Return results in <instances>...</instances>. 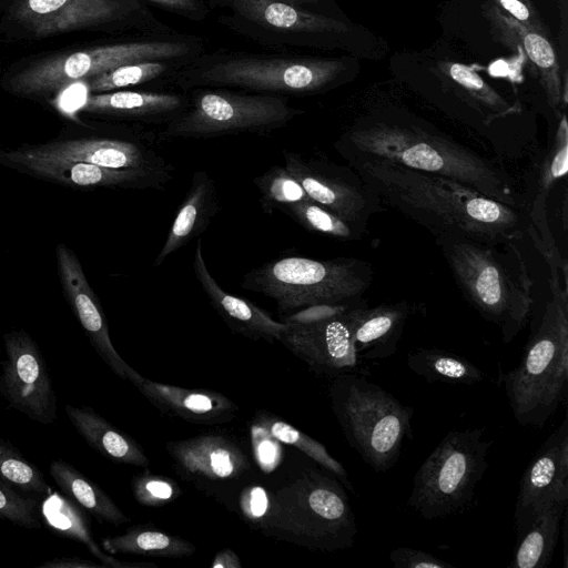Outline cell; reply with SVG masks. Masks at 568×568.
<instances>
[{"mask_svg": "<svg viewBox=\"0 0 568 568\" xmlns=\"http://www.w3.org/2000/svg\"><path fill=\"white\" fill-rule=\"evenodd\" d=\"M49 474L67 497L99 521L114 527L130 523V518L113 499L72 464L63 459H53L49 465Z\"/></svg>", "mask_w": 568, "mask_h": 568, "instance_id": "30", "label": "cell"}, {"mask_svg": "<svg viewBox=\"0 0 568 568\" xmlns=\"http://www.w3.org/2000/svg\"><path fill=\"white\" fill-rule=\"evenodd\" d=\"M6 357L1 362L0 395L8 406L41 425L58 417L57 395L45 358L24 329L3 334Z\"/></svg>", "mask_w": 568, "mask_h": 568, "instance_id": "14", "label": "cell"}, {"mask_svg": "<svg viewBox=\"0 0 568 568\" xmlns=\"http://www.w3.org/2000/svg\"><path fill=\"white\" fill-rule=\"evenodd\" d=\"M101 547L109 555L163 558H181L196 551L191 541L150 526H133L121 535L102 538Z\"/></svg>", "mask_w": 568, "mask_h": 568, "instance_id": "31", "label": "cell"}, {"mask_svg": "<svg viewBox=\"0 0 568 568\" xmlns=\"http://www.w3.org/2000/svg\"><path fill=\"white\" fill-rule=\"evenodd\" d=\"M211 567H213V568H241L242 564H241V560L235 551H233L230 548H225L215 555V557L213 558V561L211 564Z\"/></svg>", "mask_w": 568, "mask_h": 568, "instance_id": "45", "label": "cell"}, {"mask_svg": "<svg viewBox=\"0 0 568 568\" xmlns=\"http://www.w3.org/2000/svg\"><path fill=\"white\" fill-rule=\"evenodd\" d=\"M165 449L178 470L187 477L230 480L250 469V460L241 447L217 434L170 442Z\"/></svg>", "mask_w": 568, "mask_h": 568, "instance_id": "21", "label": "cell"}, {"mask_svg": "<svg viewBox=\"0 0 568 568\" xmlns=\"http://www.w3.org/2000/svg\"><path fill=\"white\" fill-rule=\"evenodd\" d=\"M372 281V266L357 258L286 256L250 271L242 286L272 298L286 313L359 301Z\"/></svg>", "mask_w": 568, "mask_h": 568, "instance_id": "9", "label": "cell"}, {"mask_svg": "<svg viewBox=\"0 0 568 568\" xmlns=\"http://www.w3.org/2000/svg\"><path fill=\"white\" fill-rule=\"evenodd\" d=\"M435 239L465 300L498 325L504 343H509L526 324L532 304V282L515 241Z\"/></svg>", "mask_w": 568, "mask_h": 568, "instance_id": "3", "label": "cell"}, {"mask_svg": "<svg viewBox=\"0 0 568 568\" xmlns=\"http://www.w3.org/2000/svg\"><path fill=\"white\" fill-rule=\"evenodd\" d=\"M335 149L346 161L379 160L447 176L497 201L524 207L508 173L454 140L412 122L376 120L356 125L335 142Z\"/></svg>", "mask_w": 568, "mask_h": 568, "instance_id": "2", "label": "cell"}, {"mask_svg": "<svg viewBox=\"0 0 568 568\" xmlns=\"http://www.w3.org/2000/svg\"><path fill=\"white\" fill-rule=\"evenodd\" d=\"M568 498V418L546 438L523 473L515 505L520 536L550 500Z\"/></svg>", "mask_w": 568, "mask_h": 568, "instance_id": "18", "label": "cell"}, {"mask_svg": "<svg viewBox=\"0 0 568 568\" xmlns=\"http://www.w3.org/2000/svg\"><path fill=\"white\" fill-rule=\"evenodd\" d=\"M206 1L220 10L217 21L226 29L278 53L325 45L347 29L338 20L282 1Z\"/></svg>", "mask_w": 568, "mask_h": 568, "instance_id": "12", "label": "cell"}, {"mask_svg": "<svg viewBox=\"0 0 568 568\" xmlns=\"http://www.w3.org/2000/svg\"><path fill=\"white\" fill-rule=\"evenodd\" d=\"M523 41L529 59L539 68V70L550 74V79L552 78L554 82L557 84L556 79L551 75V73L555 74L557 70L555 52L551 44L544 37L534 32H525ZM555 89L559 92L556 87Z\"/></svg>", "mask_w": 568, "mask_h": 568, "instance_id": "41", "label": "cell"}, {"mask_svg": "<svg viewBox=\"0 0 568 568\" xmlns=\"http://www.w3.org/2000/svg\"><path fill=\"white\" fill-rule=\"evenodd\" d=\"M136 388L162 414L190 423H227L240 409L232 399L212 389L184 388L146 378Z\"/></svg>", "mask_w": 568, "mask_h": 568, "instance_id": "23", "label": "cell"}, {"mask_svg": "<svg viewBox=\"0 0 568 568\" xmlns=\"http://www.w3.org/2000/svg\"><path fill=\"white\" fill-rule=\"evenodd\" d=\"M27 154L83 162L108 168L172 169L144 143L121 138L55 139L40 144L18 146Z\"/></svg>", "mask_w": 568, "mask_h": 568, "instance_id": "20", "label": "cell"}, {"mask_svg": "<svg viewBox=\"0 0 568 568\" xmlns=\"http://www.w3.org/2000/svg\"><path fill=\"white\" fill-rule=\"evenodd\" d=\"M568 172V126L566 115L562 114L551 146L549 148L540 168L538 192L534 203L546 205L549 192L554 185L566 176Z\"/></svg>", "mask_w": 568, "mask_h": 568, "instance_id": "38", "label": "cell"}, {"mask_svg": "<svg viewBox=\"0 0 568 568\" xmlns=\"http://www.w3.org/2000/svg\"><path fill=\"white\" fill-rule=\"evenodd\" d=\"M185 63L175 61H143L118 67L85 80L91 93L116 91L168 77Z\"/></svg>", "mask_w": 568, "mask_h": 568, "instance_id": "34", "label": "cell"}, {"mask_svg": "<svg viewBox=\"0 0 568 568\" xmlns=\"http://www.w3.org/2000/svg\"><path fill=\"white\" fill-rule=\"evenodd\" d=\"M40 515L54 534L84 545L100 562L111 568H154L153 562L121 561L105 552L93 538L88 515L72 499L50 491L40 504Z\"/></svg>", "mask_w": 568, "mask_h": 568, "instance_id": "28", "label": "cell"}, {"mask_svg": "<svg viewBox=\"0 0 568 568\" xmlns=\"http://www.w3.org/2000/svg\"><path fill=\"white\" fill-rule=\"evenodd\" d=\"M0 164L43 181L78 189H162L172 179V169L108 168L39 158L18 148L0 150Z\"/></svg>", "mask_w": 568, "mask_h": 568, "instance_id": "16", "label": "cell"}, {"mask_svg": "<svg viewBox=\"0 0 568 568\" xmlns=\"http://www.w3.org/2000/svg\"><path fill=\"white\" fill-rule=\"evenodd\" d=\"M501 7L520 21L529 19L528 8L519 0H499Z\"/></svg>", "mask_w": 568, "mask_h": 568, "instance_id": "46", "label": "cell"}, {"mask_svg": "<svg viewBox=\"0 0 568 568\" xmlns=\"http://www.w3.org/2000/svg\"><path fill=\"white\" fill-rule=\"evenodd\" d=\"M332 409L349 446L375 471L389 470L412 437L414 409L355 373L335 376L329 387Z\"/></svg>", "mask_w": 568, "mask_h": 568, "instance_id": "8", "label": "cell"}, {"mask_svg": "<svg viewBox=\"0 0 568 568\" xmlns=\"http://www.w3.org/2000/svg\"><path fill=\"white\" fill-rule=\"evenodd\" d=\"M568 498L545 504L518 536L509 568H544L549 565L559 538Z\"/></svg>", "mask_w": 568, "mask_h": 568, "instance_id": "29", "label": "cell"}, {"mask_svg": "<svg viewBox=\"0 0 568 568\" xmlns=\"http://www.w3.org/2000/svg\"><path fill=\"white\" fill-rule=\"evenodd\" d=\"M37 568H106L102 562H95L77 556L57 557L49 559Z\"/></svg>", "mask_w": 568, "mask_h": 568, "instance_id": "44", "label": "cell"}, {"mask_svg": "<svg viewBox=\"0 0 568 568\" xmlns=\"http://www.w3.org/2000/svg\"><path fill=\"white\" fill-rule=\"evenodd\" d=\"M55 260L63 296L90 344L116 376L129 381L134 386L139 385L144 377L134 371L114 348L105 314L89 284L79 257L65 243H59L55 246Z\"/></svg>", "mask_w": 568, "mask_h": 568, "instance_id": "17", "label": "cell"}, {"mask_svg": "<svg viewBox=\"0 0 568 568\" xmlns=\"http://www.w3.org/2000/svg\"><path fill=\"white\" fill-rule=\"evenodd\" d=\"M40 501L24 496L0 477V518L26 529L42 527Z\"/></svg>", "mask_w": 568, "mask_h": 568, "instance_id": "39", "label": "cell"}, {"mask_svg": "<svg viewBox=\"0 0 568 568\" xmlns=\"http://www.w3.org/2000/svg\"><path fill=\"white\" fill-rule=\"evenodd\" d=\"M409 314L406 302L367 308L365 303L347 312L358 359H381L397 349Z\"/></svg>", "mask_w": 568, "mask_h": 568, "instance_id": "24", "label": "cell"}, {"mask_svg": "<svg viewBox=\"0 0 568 568\" xmlns=\"http://www.w3.org/2000/svg\"><path fill=\"white\" fill-rule=\"evenodd\" d=\"M181 18L202 22L212 12L206 0H142Z\"/></svg>", "mask_w": 568, "mask_h": 568, "instance_id": "43", "label": "cell"}, {"mask_svg": "<svg viewBox=\"0 0 568 568\" xmlns=\"http://www.w3.org/2000/svg\"><path fill=\"white\" fill-rule=\"evenodd\" d=\"M64 410L78 434L102 456L124 465L138 467L150 465L142 447L93 408L68 404Z\"/></svg>", "mask_w": 568, "mask_h": 568, "instance_id": "27", "label": "cell"}, {"mask_svg": "<svg viewBox=\"0 0 568 568\" xmlns=\"http://www.w3.org/2000/svg\"><path fill=\"white\" fill-rule=\"evenodd\" d=\"M275 1L286 2V3L293 4L296 7H301V8H305V9H307L308 6L316 4L318 2V0H275Z\"/></svg>", "mask_w": 568, "mask_h": 568, "instance_id": "47", "label": "cell"}, {"mask_svg": "<svg viewBox=\"0 0 568 568\" xmlns=\"http://www.w3.org/2000/svg\"><path fill=\"white\" fill-rule=\"evenodd\" d=\"M0 477L24 493L45 496L51 491L41 470L2 437H0Z\"/></svg>", "mask_w": 568, "mask_h": 568, "instance_id": "37", "label": "cell"}, {"mask_svg": "<svg viewBox=\"0 0 568 568\" xmlns=\"http://www.w3.org/2000/svg\"><path fill=\"white\" fill-rule=\"evenodd\" d=\"M18 17L38 36L89 27L133 29L141 34L174 32L141 0H22Z\"/></svg>", "mask_w": 568, "mask_h": 568, "instance_id": "13", "label": "cell"}, {"mask_svg": "<svg viewBox=\"0 0 568 568\" xmlns=\"http://www.w3.org/2000/svg\"><path fill=\"white\" fill-rule=\"evenodd\" d=\"M347 162L382 203L435 237L462 236L497 244L521 239L531 225L525 207L508 205L447 176L379 160Z\"/></svg>", "mask_w": 568, "mask_h": 568, "instance_id": "1", "label": "cell"}, {"mask_svg": "<svg viewBox=\"0 0 568 568\" xmlns=\"http://www.w3.org/2000/svg\"><path fill=\"white\" fill-rule=\"evenodd\" d=\"M280 342L320 374L355 373L358 357L347 313L311 323H287Z\"/></svg>", "mask_w": 568, "mask_h": 568, "instance_id": "19", "label": "cell"}, {"mask_svg": "<svg viewBox=\"0 0 568 568\" xmlns=\"http://www.w3.org/2000/svg\"><path fill=\"white\" fill-rule=\"evenodd\" d=\"M255 425L277 442L301 450L323 469L334 475L346 489L355 494L346 469L328 453L323 444L274 415L262 413L256 417Z\"/></svg>", "mask_w": 568, "mask_h": 568, "instance_id": "33", "label": "cell"}, {"mask_svg": "<svg viewBox=\"0 0 568 568\" xmlns=\"http://www.w3.org/2000/svg\"><path fill=\"white\" fill-rule=\"evenodd\" d=\"M219 211L220 200L214 181L206 172L196 171L153 266H160L192 239L200 237Z\"/></svg>", "mask_w": 568, "mask_h": 568, "instance_id": "25", "label": "cell"}, {"mask_svg": "<svg viewBox=\"0 0 568 568\" xmlns=\"http://www.w3.org/2000/svg\"><path fill=\"white\" fill-rule=\"evenodd\" d=\"M193 270L210 303L234 332L252 339L280 341L287 323L275 321L254 303L224 291L206 266L201 236L195 241Z\"/></svg>", "mask_w": 568, "mask_h": 568, "instance_id": "22", "label": "cell"}, {"mask_svg": "<svg viewBox=\"0 0 568 568\" xmlns=\"http://www.w3.org/2000/svg\"><path fill=\"white\" fill-rule=\"evenodd\" d=\"M280 210L304 229L336 240H359L366 231L346 222L311 199L281 206Z\"/></svg>", "mask_w": 568, "mask_h": 568, "instance_id": "35", "label": "cell"}, {"mask_svg": "<svg viewBox=\"0 0 568 568\" xmlns=\"http://www.w3.org/2000/svg\"><path fill=\"white\" fill-rule=\"evenodd\" d=\"M484 429L450 430L414 475L408 505L424 519L448 517L466 508L488 469L491 440Z\"/></svg>", "mask_w": 568, "mask_h": 568, "instance_id": "10", "label": "cell"}, {"mask_svg": "<svg viewBox=\"0 0 568 568\" xmlns=\"http://www.w3.org/2000/svg\"><path fill=\"white\" fill-rule=\"evenodd\" d=\"M538 328L519 365L503 383L513 415L521 426L544 427L566 397L568 384V290L551 283Z\"/></svg>", "mask_w": 568, "mask_h": 568, "instance_id": "6", "label": "cell"}, {"mask_svg": "<svg viewBox=\"0 0 568 568\" xmlns=\"http://www.w3.org/2000/svg\"><path fill=\"white\" fill-rule=\"evenodd\" d=\"M135 500L145 507H162L181 496L180 486L171 478L160 475L142 474L132 480Z\"/></svg>", "mask_w": 568, "mask_h": 568, "instance_id": "40", "label": "cell"}, {"mask_svg": "<svg viewBox=\"0 0 568 568\" xmlns=\"http://www.w3.org/2000/svg\"><path fill=\"white\" fill-rule=\"evenodd\" d=\"M186 106L172 118L163 135L203 139L236 133H265L287 125L304 113L285 95L241 93L221 88L187 91Z\"/></svg>", "mask_w": 568, "mask_h": 568, "instance_id": "11", "label": "cell"}, {"mask_svg": "<svg viewBox=\"0 0 568 568\" xmlns=\"http://www.w3.org/2000/svg\"><path fill=\"white\" fill-rule=\"evenodd\" d=\"M186 103L187 94L116 90L88 94L79 111L143 122L170 121Z\"/></svg>", "mask_w": 568, "mask_h": 568, "instance_id": "26", "label": "cell"}, {"mask_svg": "<svg viewBox=\"0 0 568 568\" xmlns=\"http://www.w3.org/2000/svg\"><path fill=\"white\" fill-rule=\"evenodd\" d=\"M389 560L395 568H452L448 564L422 549L398 547L390 551Z\"/></svg>", "mask_w": 568, "mask_h": 568, "instance_id": "42", "label": "cell"}, {"mask_svg": "<svg viewBox=\"0 0 568 568\" xmlns=\"http://www.w3.org/2000/svg\"><path fill=\"white\" fill-rule=\"evenodd\" d=\"M335 60L291 53L203 52L166 80L187 92L200 88L240 89L252 93L303 95L323 91L342 71Z\"/></svg>", "mask_w": 568, "mask_h": 568, "instance_id": "5", "label": "cell"}, {"mask_svg": "<svg viewBox=\"0 0 568 568\" xmlns=\"http://www.w3.org/2000/svg\"><path fill=\"white\" fill-rule=\"evenodd\" d=\"M263 212L310 199L300 182L285 166L274 165L254 179Z\"/></svg>", "mask_w": 568, "mask_h": 568, "instance_id": "36", "label": "cell"}, {"mask_svg": "<svg viewBox=\"0 0 568 568\" xmlns=\"http://www.w3.org/2000/svg\"><path fill=\"white\" fill-rule=\"evenodd\" d=\"M407 366L428 383L474 385L484 374L465 357L438 348H420L407 356Z\"/></svg>", "mask_w": 568, "mask_h": 568, "instance_id": "32", "label": "cell"}, {"mask_svg": "<svg viewBox=\"0 0 568 568\" xmlns=\"http://www.w3.org/2000/svg\"><path fill=\"white\" fill-rule=\"evenodd\" d=\"M284 166L311 200L346 222L366 230L368 220L382 211V202L349 166L305 158L283 150Z\"/></svg>", "mask_w": 568, "mask_h": 568, "instance_id": "15", "label": "cell"}, {"mask_svg": "<svg viewBox=\"0 0 568 568\" xmlns=\"http://www.w3.org/2000/svg\"><path fill=\"white\" fill-rule=\"evenodd\" d=\"M253 524L264 535L320 551L351 548L358 531L344 485L316 468L303 469L266 497Z\"/></svg>", "mask_w": 568, "mask_h": 568, "instance_id": "4", "label": "cell"}, {"mask_svg": "<svg viewBox=\"0 0 568 568\" xmlns=\"http://www.w3.org/2000/svg\"><path fill=\"white\" fill-rule=\"evenodd\" d=\"M203 52L204 41L196 36L176 31L146 34L136 40L95 45L45 58L12 77L9 89L21 95H47L124 64L143 61L186 63Z\"/></svg>", "mask_w": 568, "mask_h": 568, "instance_id": "7", "label": "cell"}]
</instances>
